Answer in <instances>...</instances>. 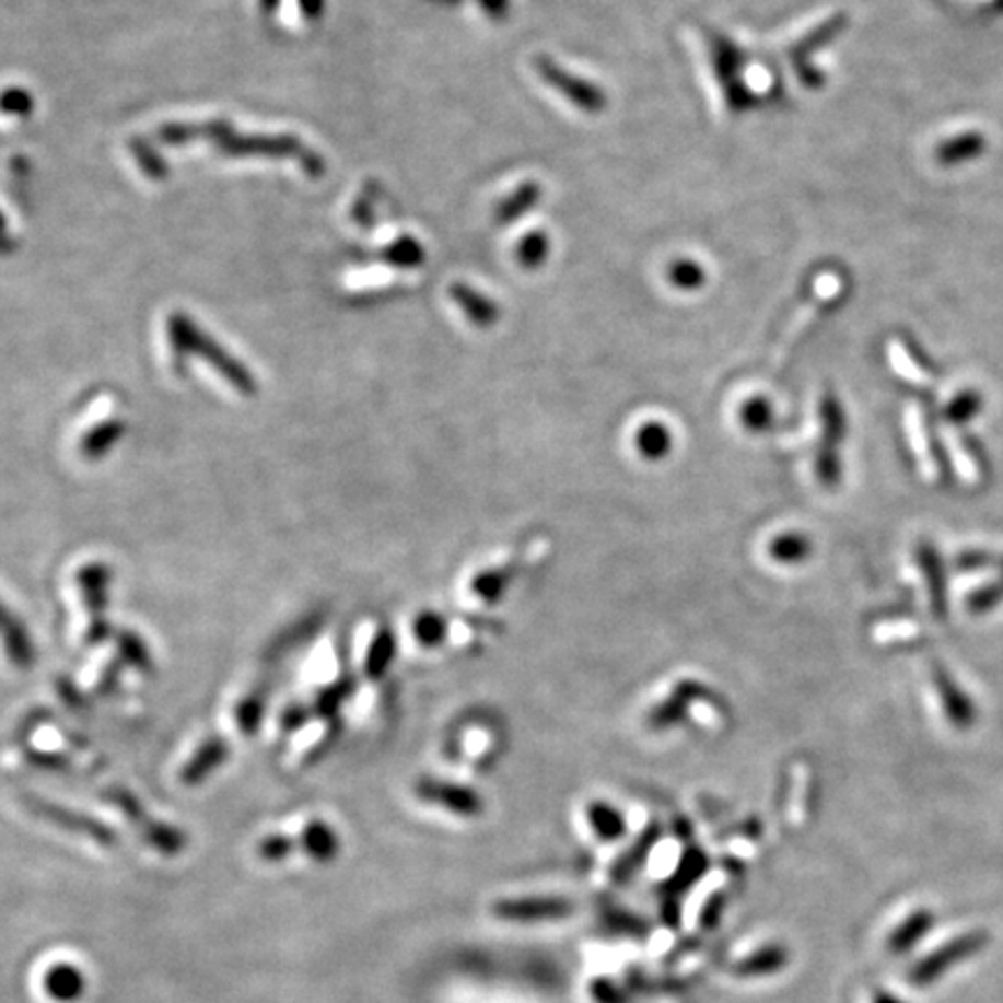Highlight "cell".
Wrapping results in <instances>:
<instances>
[{
    "label": "cell",
    "instance_id": "38",
    "mask_svg": "<svg viewBox=\"0 0 1003 1003\" xmlns=\"http://www.w3.org/2000/svg\"><path fill=\"white\" fill-rule=\"evenodd\" d=\"M874 1003H903L901 999H897L895 994H887V992H876L874 996Z\"/></svg>",
    "mask_w": 1003,
    "mask_h": 1003
},
{
    "label": "cell",
    "instance_id": "23",
    "mask_svg": "<svg viewBox=\"0 0 1003 1003\" xmlns=\"http://www.w3.org/2000/svg\"><path fill=\"white\" fill-rule=\"evenodd\" d=\"M637 444H639V451L643 453V456L646 458H662V456H667L669 448H672V434L665 425H660V423H649V425H643L637 434Z\"/></svg>",
    "mask_w": 1003,
    "mask_h": 1003
},
{
    "label": "cell",
    "instance_id": "9",
    "mask_svg": "<svg viewBox=\"0 0 1003 1003\" xmlns=\"http://www.w3.org/2000/svg\"><path fill=\"white\" fill-rule=\"evenodd\" d=\"M537 66L541 68L544 72V78L551 82L556 89H562L567 91L564 96L567 98H572L574 103H579L581 107L585 109H599L604 105V98H602V93L597 89H593L588 82H581V80H574L570 78V72H564L560 66L551 63V61H537Z\"/></svg>",
    "mask_w": 1003,
    "mask_h": 1003
},
{
    "label": "cell",
    "instance_id": "5",
    "mask_svg": "<svg viewBox=\"0 0 1003 1003\" xmlns=\"http://www.w3.org/2000/svg\"><path fill=\"white\" fill-rule=\"evenodd\" d=\"M416 792H419V797L423 802L438 804L451 813H458V816H479L483 808L479 794L463 785L423 779L419 785H416Z\"/></svg>",
    "mask_w": 1003,
    "mask_h": 1003
},
{
    "label": "cell",
    "instance_id": "29",
    "mask_svg": "<svg viewBox=\"0 0 1003 1003\" xmlns=\"http://www.w3.org/2000/svg\"><path fill=\"white\" fill-rule=\"evenodd\" d=\"M742 421L746 423L748 430L760 432L771 421V409H769V405L765 400H750L742 411Z\"/></svg>",
    "mask_w": 1003,
    "mask_h": 1003
},
{
    "label": "cell",
    "instance_id": "6",
    "mask_svg": "<svg viewBox=\"0 0 1003 1003\" xmlns=\"http://www.w3.org/2000/svg\"><path fill=\"white\" fill-rule=\"evenodd\" d=\"M231 755V746L221 736H210V739L202 742L196 753L188 757L186 765L179 771V781L188 788H196L205 783L207 775H212L219 767L225 765Z\"/></svg>",
    "mask_w": 1003,
    "mask_h": 1003
},
{
    "label": "cell",
    "instance_id": "11",
    "mask_svg": "<svg viewBox=\"0 0 1003 1003\" xmlns=\"http://www.w3.org/2000/svg\"><path fill=\"white\" fill-rule=\"evenodd\" d=\"M300 845L318 864H328L339 855L337 831L324 820H312L305 829H302Z\"/></svg>",
    "mask_w": 1003,
    "mask_h": 1003
},
{
    "label": "cell",
    "instance_id": "34",
    "mask_svg": "<svg viewBox=\"0 0 1003 1003\" xmlns=\"http://www.w3.org/2000/svg\"><path fill=\"white\" fill-rule=\"evenodd\" d=\"M980 400H978V395L976 393H964L959 395L957 400L953 403V407L948 409L950 413V419H969V416L976 413Z\"/></svg>",
    "mask_w": 1003,
    "mask_h": 1003
},
{
    "label": "cell",
    "instance_id": "4",
    "mask_svg": "<svg viewBox=\"0 0 1003 1003\" xmlns=\"http://www.w3.org/2000/svg\"><path fill=\"white\" fill-rule=\"evenodd\" d=\"M574 913V906L556 897H523L504 899L493 906V915L506 922H546L562 920Z\"/></svg>",
    "mask_w": 1003,
    "mask_h": 1003
},
{
    "label": "cell",
    "instance_id": "16",
    "mask_svg": "<svg viewBox=\"0 0 1003 1003\" xmlns=\"http://www.w3.org/2000/svg\"><path fill=\"white\" fill-rule=\"evenodd\" d=\"M657 839H660V827H657V825H651V827H649L646 831H643V835L634 841V845L628 850V853L622 855V858L614 864V874H611V876H614L618 883L628 880V878L637 872V868H639L643 862H646V858H649V853L653 850V845L657 843Z\"/></svg>",
    "mask_w": 1003,
    "mask_h": 1003
},
{
    "label": "cell",
    "instance_id": "7",
    "mask_svg": "<svg viewBox=\"0 0 1003 1003\" xmlns=\"http://www.w3.org/2000/svg\"><path fill=\"white\" fill-rule=\"evenodd\" d=\"M0 639H3L10 662L19 669H28L35 662V643L28 634L22 618H16L3 602H0Z\"/></svg>",
    "mask_w": 1003,
    "mask_h": 1003
},
{
    "label": "cell",
    "instance_id": "2",
    "mask_svg": "<svg viewBox=\"0 0 1003 1003\" xmlns=\"http://www.w3.org/2000/svg\"><path fill=\"white\" fill-rule=\"evenodd\" d=\"M24 806L33 813V816H37L40 820H45V823H49L54 827H59L63 831H70V835L91 839V841H96L98 845H105V848H112V845L119 843L115 829H109L101 820H93L91 816H84V813H80V810H72V808H66V806H59V804H51L45 797H33V794L24 797Z\"/></svg>",
    "mask_w": 1003,
    "mask_h": 1003
},
{
    "label": "cell",
    "instance_id": "18",
    "mask_svg": "<svg viewBox=\"0 0 1003 1003\" xmlns=\"http://www.w3.org/2000/svg\"><path fill=\"white\" fill-rule=\"evenodd\" d=\"M124 438V423L121 421H107L91 432L84 434L82 440V456L89 460H101L103 456L119 444Z\"/></svg>",
    "mask_w": 1003,
    "mask_h": 1003
},
{
    "label": "cell",
    "instance_id": "13",
    "mask_svg": "<svg viewBox=\"0 0 1003 1003\" xmlns=\"http://www.w3.org/2000/svg\"><path fill=\"white\" fill-rule=\"evenodd\" d=\"M985 147H988V140H985V136H982V132H976V130L959 132V136H955L950 140H943L936 147V161L941 165L967 163V161L978 159L982 151H985Z\"/></svg>",
    "mask_w": 1003,
    "mask_h": 1003
},
{
    "label": "cell",
    "instance_id": "19",
    "mask_svg": "<svg viewBox=\"0 0 1003 1003\" xmlns=\"http://www.w3.org/2000/svg\"><path fill=\"white\" fill-rule=\"evenodd\" d=\"M588 823L602 841H618L626 835V820H622V816L614 806L604 802H595L588 806Z\"/></svg>",
    "mask_w": 1003,
    "mask_h": 1003
},
{
    "label": "cell",
    "instance_id": "22",
    "mask_svg": "<svg viewBox=\"0 0 1003 1003\" xmlns=\"http://www.w3.org/2000/svg\"><path fill=\"white\" fill-rule=\"evenodd\" d=\"M265 709H268V695H265V690L249 692L235 709L237 730L242 734H247V736L256 734L260 730L263 718H265Z\"/></svg>",
    "mask_w": 1003,
    "mask_h": 1003
},
{
    "label": "cell",
    "instance_id": "8",
    "mask_svg": "<svg viewBox=\"0 0 1003 1003\" xmlns=\"http://www.w3.org/2000/svg\"><path fill=\"white\" fill-rule=\"evenodd\" d=\"M109 583H112V572L109 567L103 562H91L84 564L78 572V585L82 593V602L89 611L91 620H103L105 609L109 604Z\"/></svg>",
    "mask_w": 1003,
    "mask_h": 1003
},
{
    "label": "cell",
    "instance_id": "33",
    "mask_svg": "<svg viewBox=\"0 0 1003 1003\" xmlns=\"http://www.w3.org/2000/svg\"><path fill=\"white\" fill-rule=\"evenodd\" d=\"M28 760L31 765L35 767H43V769H49V771H66L70 765L63 755H56V753H28Z\"/></svg>",
    "mask_w": 1003,
    "mask_h": 1003
},
{
    "label": "cell",
    "instance_id": "3",
    "mask_svg": "<svg viewBox=\"0 0 1003 1003\" xmlns=\"http://www.w3.org/2000/svg\"><path fill=\"white\" fill-rule=\"evenodd\" d=\"M988 941H990V936L985 932H971V934L957 936L950 943L941 945L936 953L920 959L913 967V971L908 973V978H911V982L918 988L930 985V982H934L945 971L953 969L957 961L978 955L982 948H985Z\"/></svg>",
    "mask_w": 1003,
    "mask_h": 1003
},
{
    "label": "cell",
    "instance_id": "27",
    "mask_svg": "<svg viewBox=\"0 0 1003 1003\" xmlns=\"http://www.w3.org/2000/svg\"><path fill=\"white\" fill-rule=\"evenodd\" d=\"M456 300L460 302V305L465 310L471 312V318L477 320V324H490V320H493L495 312H493V305H490V302L481 300L477 293H471L467 287L465 289H458L456 291Z\"/></svg>",
    "mask_w": 1003,
    "mask_h": 1003
},
{
    "label": "cell",
    "instance_id": "32",
    "mask_svg": "<svg viewBox=\"0 0 1003 1003\" xmlns=\"http://www.w3.org/2000/svg\"><path fill=\"white\" fill-rule=\"evenodd\" d=\"M672 277L678 287H686V289H692L697 287V283H702V272H699V268L692 263H678Z\"/></svg>",
    "mask_w": 1003,
    "mask_h": 1003
},
{
    "label": "cell",
    "instance_id": "30",
    "mask_svg": "<svg viewBox=\"0 0 1003 1003\" xmlns=\"http://www.w3.org/2000/svg\"><path fill=\"white\" fill-rule=\"evenodd\" d=\"M312 715V709L305 704H291L289 709H283L281 713V730L283 732H295L300 727H305Z\"/></svg>",
    "mask_w": 1003,
    "mask_h": 1003
},
{
    "label": "cell",
    "instance_id": "26",
    "mask_svg": "<svg viewBox=\"0 0 1003 1003\" xmlns=\"http://www.w3.org/2000/svg\"><path fill=\"white\" fill-rule=\"evenodd\" d=\"M256 850H258V858L265 862H283L287 858H291V853L295 850V841L283 835H268L265 839H260Z\"/></svg>",
    "mask_w": 1003,
    "mask_h": 1003
},
{
    "label": "cell",
    "instance_id": "25",
    "mask_svg": "<svg viewBox=\"0 0 1003 1003\" xmlns=\"http://www.w3.org/2000/svg\"><path fill=\"white\" fill-rule=\"evenodd\" d=\"M413 634L423 643V646H438V643H442V639L446 637V622L442 620V616L428 611L416 618Z\"/></svg>",
    "mask_w": 1003,
    "mask_h": 1003
},
{
    "label": "cell",
    "instance_id": "36",
    "mask_svg": "<svg viewBox=\"0 0 1003 1003\" xmlns=\"http://www.w3.org/2000/svg\"><path fill=\"white\" fill-rule=\"evenodd\" d=\"M721 915H723V899H721V897H715V899H711V901L707 903V908H704L702 924H704V926H715L718 920H721Z\"/></svg>",
    "mask_w": 1003,
    "mask_h": 1003
},
{
    "label": "cell",
    "instance_id": "15",
    "mask_svg": "<svg viewBox=\"0 0 1003 1003\" xmlns=\"http://www.w3.org/2000/svg\"><path fill=\"white\" fill-rule=\"evenodd\" d=\"M932 924H934V915L930 911H924V908H920V911H915L913 915H908L897 926V930L889 934L887 950L893 955H901L906 950H911V945H915L926 932H930Z\"/></svg>",
    "mask_w": 1003,
    "mask_h": 1003
},
{
    "label": "cell",
    "instance_id": "31",
    "mask_svg": "<svg viewBox=\"0 0 1003 1003\" xmlns=\"http://www.w3.org/2000/svg\"><path fill=\"white\" fill-rule=\"evenodd\" d=\"M339 732H342V721H335V723L330 725V730L324 734V739H320V742L307 753V757H305L307 765H314L316 760H320V757H324V755L330 750V746L337 742Z\"/></svg>",
    "mask_w": 1003,
    "mask_h": 1003
},
{
    "label": "cell",
    "instance_id": "14",
    "mask_svg": "<svg viewBox=\"0 0 1003 1003\" xmlns=\"http://www.w3.org/2000/svg\"><path fill=\"white\" fill-rule=\"evenodd\" d=\"M707 868H709V858L702 853V850L699 848L686 850V855L680 858L676 866V874L665 885L669 899H674L676 895H684L686 889H690L699 878L707 874Z\"/></svg>",
    "mask_w": 1003,
    "mask_h": 1003
},
{
    "label": "cell",
    "instance_id": "10",
    "mask_svg": "<svg viewBox=\"0 0 1003 1003\" xmlns=\"http://www.w3.org/2000/svg\"><path fill=\"white\" fill-rule=\"evenodd\" d=\"M788 959H790V953L785 945H765V948L755 950L748 957L736 961L732 967V973L742 976V978L771 976V973L783 971Z\"/></svg>",
    "mask_w": 1003,
    "mask_h": 1003
},
{
    "label": "cell",
    "instance_id": "28",
    "mask_svg": "<svg viewBox=\"0 0 1003 1003\" xmlns=\"http://www.w3.org/2000/svg\"><path fill=\"white\" fill-rule=\"evenodd\" d=\"M509 576L506 572H486L481 574L477 581H475V591L481 599H488V602H495L500 597V593L504 591V585H506Z\"/></svg>",
    "mask_w": 1003,
    "mask_h": 1003
},
{
    "label": "cell",
    "instance_id": "1",
    "mask_svg": "<svg viewBox=\"0 0 1003 1003\" xmlns=\"http://www.w3.org/2000/svg\"><path fill=\"white\" fill-rule=\"evenodd\" d=\"M105 802L112 804V806H117L126 816V820L140 829L142 839L151 848L159 850L161 855L175 858L188 845V839H186V835L182 829L167 825V823H161L156 818H151L147 813V808L142 806V802L136 797V794L128 792L126 788H109L105 792Z\"/></svg>",
    "mask_w": 1003,
    "mask_h": 1003
},
{
    "label": "cell",
    "instance_id": "35",
    "mask_svg": "<svg viewBox=\"0 0 1003 1003\" xmlns=\"http://www.w3.org/2000/svg\"><path fill=\"white\" fill-rule=\"evenodd\" d=\"M544 249H546L544 235H533V237H527L525 244L521 247V258H523V263L537 265L544 258Z\"/></svg>",
    "mask_w": 1003,
    "mask_h": 1003
},
{
    "label": "cell",
    "instance_id": "37",
    "mask_svg": "<svg viewBox=\"0 0 1003 1003\" xmlns=\"http://www.w3.org/2000/svg\"><path fill=\"white\" fill-rule=\"evenodd\" d=\"M117 680H119V669H117V667H109V669L105 672V676L101 678V690H103V692H109L112 686H117Z\"/></svg>",
    "mask_w": 1003,
    "mask_h": 1003
},
{
    "label": "cell",
    "instance_id": "17",
    "mask_svg": "<svg viewBox=\"0 0 1003 1003\" xmlns=\"http://www.w3.org/2000/svg\"><path fill=\"white\" fill-rule=\"evenodd\" d=\"M115 641H117L119 655L128 667H132L140 674L154 672V657H151V651L140 634H136L132 630H119L115 632Z\"/></svg>",
    "mask_w": 1003,
    "mask_h": 1003
},
{
    "label": "cell",
    "instance_id": "20",
    "mask_svg": "<svg viewBox=\"0 0 1003 1003\" xmlns=\"http://www.w3.org/2000/svg\"><path fill=\"white\" fill-rule=\"evenodd\" d=\"M393 657H395V637L390 630L382 628L374 634L370 643V651L365 657V674L374 680L382 678L388 672Z\"/></svg>",
    "mask_w": 1003,
    "mask_h": 1003
},
{
    "label": "cell",
    "instance_id": "12",
    "mask_svg": "<svg viewBox=\"0 0 1003 1003\" xmlns=\"http://www.w3.org/2000/svg\"><path fill=\"white\" fill-rule=\"evenodd\" d=\"M45 990L51 999L70 1003L84 994L86 980L84 973L78 967H72V964H56L45 973Z\"/></svg>",
    "mask_w": 1003,
    "mask_h": 1003
},
{
    "label": "cell",
    "instance_id": "21",
    "mask_svg": "<svg viewBox=\"0 0 1003 1003\" xmlns=\"http://www.w3.org/2000/svg\"><path fill=\"white\" fill-rule=\"evenodd\" d=\"M353 692H355V680H351L349 676L339 678V680H335V684L326 686L324 690L316 695V702L312 707V713L316 718H335L337 711L342 709V704L347 702V699Z\"/></svg>",
    "mask_w": 1003,
    "mask_h": 1003
},
{
    "label": "cell",
    "instance_id": "24",
    "mask_svg": "<svg viewBox=\"0 0 1003 1003\" xmlns=\"http://www.w3.org/2000/svg\"><path fill=\"white\" fill-rule=\"evenodd\" d=\"M810 544L800 535H783L771 544V556L779 562H800L808 556Z\"/></svg>",
    "mask_w": 1003,
    "mask_h": 1003
}]
</instances>
